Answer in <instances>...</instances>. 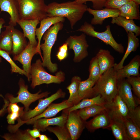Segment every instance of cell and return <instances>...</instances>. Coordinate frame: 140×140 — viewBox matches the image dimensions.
Wrapping results in <instances>:
<instances>
[{
  "label": "cell",
  "instance_id": "f907efd6",
  "mask_svg": "<svg viewBox=\"0 0 140 140\" xmlns=\"http://www.w3.org/2000/svg\"><path fill=\"white\" fill-rule=\"evenodd\" d=\"M75 0H74V1H75Z\"/></svg>",
  "mask_w": 140,
  "mask_h": 140
},
{
  "label": "cell",
  "instance_id": "603a6c76",
  "mask_svg": "<svg viewBox=\"0 0 140 140\" xmlns=\"http://www.w3.org/2000/svg\"><path fill=\"white\" fill-rule=\"evenodd\" d=\"M139 5L131 0L118 9L119 15L128 19H140Z\"/></svg>",
  "mask_w": 140,
  "mask_h": 140
},
{
  "label": "cell",
  "instance_id": "4dcf8cb0",
  "mask_svg": "<svg viewBox=\"0 0 140 140\" xmlns=\"http://www.w3.org/2000/svg\"><path fill=\"white\" fill-rule=\"evenodd\" d=\"M110 128L117 140H130L124 122L111 121Z\"/></svg>",
  "mask_w": 140,
  "mask_h": 140
},
{
  "label": "cell",
  "instance_id": "4316f807",
  "mask_svg": "<svg viewBox=\"0 0 140 140\" xmlns=\"http://www.w3.org/2000/svg\"><path fill=\"white\" fill-rule=\"evenodd\" d=\"M81 81L80 77L75 76L72 78L71 83L67 87L69 94L67 101L72 107L78 104L81 101L78 94V88Z\"/></svg>",
  "mask_w": 140,
  "mask_h": 140
},
{
  "label": "cell",
  "instance_id": "d6986e66",
  "mask_svg": "<svg viewBox=\"0 0 140 140\" xmlns=\"http://www.w3.org/2000/svg\"><path fill=\"white\" fill-rule=\"evenodd\" d=\"M87 11L93 16L91 21V24L93 25H102L105 19L118 17L120 13L118 9L106 8L99 10L93 9L88 8Z\"/></svg>",
  "mask_w": 140,
  "mask_h": 140
},
{
  "label": "cell",
  "instance_id": "d6a6232c",
  "mask_svg": "<svg viewBox=\"0 0 140 140\" xmlns=\"http://www.w3.org/2000/svg\"><path fill=\"white\" fill-rule=\"evenodd\" d=\"M124 123L130 140H140V128L128 118L124 121Z\"/></svg>",
  "mask_w": 140,
  "mask_h": 140
},
{
  "label": "cell",
  "instance_id": "ab89813d",
  "mask_svg": "<svg viewBox=\"0 0 140 140\" xmlns=\"http://www.w3.org/2000/svg\"><path fill=\"white\" fill-rule=\"evenodd\" d=\"M129 109L128 118L140 128V105H138L134 109Z\"/></svg>",
  "mask_w": 140,
  "mask_h": 140
},
{
  "label": "cell",
  "instance_id": "7bdbcfd3",
  "mask_svg": "<svg viewBox=\"0 0 140 140\" xmlns=\"http://www.w3.org/2000/svg\"><path fill=\"white\" fill-rule=\"evenodd\" d=\"M68 55V46L66 43L59 47L56 56L58 59L61 61L65 59Z\"/></svg>",
  "mask_w": 140,
  "mask_h": 140
},
{
  "label": "cell",
  "instance_id": "f546056e",
  "mask_svg": "<svg viewBox=\"0 0 140 140\" xmlns=\"http://www.w3.org/2000/svg\"><path fill=\"white\" fill-rule=\"evenodd\" d=\"M96 82L88 78L87 80L81 81L78 88V94L81 101L83 99L95 96L93 87Z\"/></svg>",
  "mask_w": 140,
  "mask_h": 140
},
{
  "label": "cell",
  "instance_id": "484cf974",
  "mask_svg": "<svg viewBox=\"0 0 140 140\" xmlns=\"http://www.w3.org/2000/svg\"><path fill=\"white\" fill-rule=\"evenodd\" d=\"M111 23L123 27L127 33L129 32H132L135 33L136 36L140 34V27L135 24L133 19H128L119 16L112 18Z\"/></svg>",
  "mask_w": 140,
  "mask_h": 140
},
{
  "label": "cell",
  "instance_id": "5b68a950",
  "mask_svg": "<svg viewBox=\"0 0 140 140\" xmlns=\"http://www.w3.org/2000/svg\"><path fill=\"white\" fill-rule=\"evenodd\" d=\"M30 76L32 79L31 86L33 89L44 83H60L65 79V74L61 71L57 72L55 75L48 73L43 67L40 59L37 60L31 65Z\"/></svg>",
  "mask_w": 140,
  "mask_h": 140
},
{
  "label": "cell",
  "instance_id": "9c48e42d",
  "mask_svg": "<svg viewBox=\"0 0 140 140\" xmlns=\"http://www.w3.org/2000/svg\"><path fill=\"white\" fill-rule=\"evenodd\" d=\"M104 106L111 121L124 122L128 118L129 109L118 94Z\"/></svg>",
  "mask_w": 140,
  "mask_h": 140
},
{
  "label": "cell",
  "instance_id": "3957f363",
  "mask_svg": "<svg viewBox=\"0 0 140 140\" xmlns=\"http://www.w3.org/2000/svg\"><path fill=\"white\" fill-rule=\"evenodd\" d=\"M63 27L62 22L57 23L50 27L45 33L43 39L44 43L40 44V48L43 51V56L42 65L47 68L51 72L53 73L58 69V65L53 63L51 60V53L53 46L56 41L58 33Z\"/></svg>",
  "mask_w": 140,
  "mask_h": 140
},
{
  "label": "cell",
  "instance_id": "60d3db41",
  "mask_svg": "<svg viewBox=\"0 0 140 140\" xmlns=\"http://www.w3.org/2000/svg\"><path fill=\"white\" fill-rule=\"evenodd\" d=\"M131 0H107L104 7L106 8L118 9L124 4Z\"/></svg>",
  "mask_w": 140,
  "mask_h": 140
},
{
  "label": "cell",
  "instance_id": "d590c367",
  "mask_svg": "<svg viewBox=\"0 0 140 140\" xmlns=\"http://www.w3.org/2000/svg\"><path fill=\"white\" fill-rule=\"evenodd\" d=\"M15 132L13 135L6 134L1 137L5 140H37L30 135L27 130L24 131H18V130Z\"/></svg>",
  "mask_w": 140,
  "mask_h": 140
},
{
  "label": "cell",
  "instance_id": "74e56055",
  "mask_svg": "<svg viewBox=\"0 0 140 140\" xmlns=\"http://www.w3.org/2000/svg\"><path fill=\"white\" fill-rule=\"evenodd\" d=\"M9 54L5 51L0 49V56L3 57L10 64L12 73H18L21 75H24L27 77V75L26 73L16 64L11 59Z\"/></svg>",
  "mask_w": 140,
  "mask_h": 140
},
{
  "label": "cell",
  "instance_id": "5bb4252c",
  "mask_svg": "<svg viewBox=\"0 0 140 140\" xmlns=\"http://www.w3.org/2000/svg\"><path fill=\"white\" fill-rule=\"evenodd\" d=\"M37 47L29 41L25 49L20 54L14 56L13 57L14 60L18 61L22 65L23 70L27 74L29 81L31 79V60L33 56L38 53Z\"/></svg>",
  "mask_w": 140,
  "mask_h": 140
},
{
  "label": "cell",
  "instance_id": "83f0119b",
  "mask_svg": "<svg viewBox=\"0 0 140 140\" xmlns=\"http://www.w3.org/2000/svg\"><path fill=\"white\" fill-rule=\"evenodd\" d=\"M106 103L101 96L99 94L92 98L83 99L78 104L63 110L69 113L74 110L92 105H96L104 106Z\"/></svg>",
  "mask_w": 140,
  "mask_h": 140
},
{
  "label": "cell",
  "instance_id": "ac0fdd59",
  "mask_svg": "<svg viewBox=\"0 0 140 140\" xmlns=\"http://www.w3.org/2000/svg\"><path fill=\"white\" fill-rule=\"evenodd\" d=\"M0 12H8L10 17L9 25L14 27L20 19L18 3L17 0H0Z\"/></svg>",
  "mask_w": 140,
  "mask_h": 140
},
{
  "label": "cell",
  "instance_id": "7c38bea8",
  "mask_svg": "<svg viewBox=\"0 0 140 140\" xmlns=\"http://www.w3.org/2000/svg\"><path fill=\"white\" fill-rule=\"evenodd\" d=\"M65 93L59 89L54 94L44 99H40L38 105L32 110L24 111L20 117L22 121H25L38 115L43 112L53 101L60 98H64Z\"/></svg>",
  "mask_w": 140,
  "mask_h": 140
},
{
  "label": "cell",
  "instance_id": "d4e9b609",
  "mask_svg": "<svg viewBox=\"0 0 140 140\" xmlns=\"http://www.w3.org/2000/svg\"><path fill=\"white\" fill-rule=\"evenodd\" d=\"M127 33L128 44L126 50L120 62L115 64L113 67L115 69L117 70L122 68L125 59L132 52H135L139 46V39L134 33L132 32H128Z\"/></svg>",
  "mask_w": 140,
  "mask_h": 140
},
{
  "label": "cell",
  "instance_id": "6da1fadb",
  "mask_svg": "<svg viewBox=\"0 0 140 140\" xmlns=\"http://www.w3.org/2000/svg\"><path fill=\"white\" fill-rule=\"evenodd\" d=\"M87 8L86 5L78 3L75 1L61 3L54 2L47 5L46 11L47 17L66 18L73 29L77 22L82 18Z\"/></svg>",
  "mask_w": 140,
  "mask_h": 140
},
{
  "label": "cell",
  "instance_id": "e0dca14e",
  "mask_svg": "<svg viewBox=\"0 0 140 140\" xmlns=\"http://www.w3.org/2000/svg\"><path fill=\"white\" fill-rule=\"evenodd\" d=\"M111 120L105 110L93 117L90 121L86 122V127L88 131L93 132L100 129L110 128Z\"/></svg>",
  "mask_w": 140,
  "mask_h": 140
},
{
  "label": "cell",
  "instance_id": "c3c4849f",
  "mask_svg": "<svg viewBox=\"0 0 140 140\" xmlns=\"http://www.w3.org/2000/svg\"><path fill=\"white\" fill-rule=\"evenodd\" d=\"M132 1H133L137 4H140V0H131Z\"/></svg>",
  "mask_w": 140,
  "mask_h": 140
},
{
  "label": "cell",
  "instance_id": "52a82bcc",
  "mask_svg": "<svg viewBox=\"0 0 140 140\" xmlns=\"http://www.w3.org/2000/svg\"><path fill=\"white\" fill-rule=\"evenodd\" d=\"M19 89L17 93L18 96L14 97L12 95L7 94L6 97L9 100L10 103H11L21 102L24 106L25 111L29 110V107L32 102L37 100L48 96L50 93L46 92L40 93V90L35 94L30 93L28 90V86L25 85L24 80L20 79L19 82Z\"/></svg>",
  "mask_w": 140,
  "mask_h": 140
},
{
  "label": "cell",
  "instance_id": "ffe728a7",
  "mask_svg": "<svg viewBox=\"0 0 140 140\" xmlns=\"http://www.w3.org/2000/svg\"><path fill=\"white\" fill-rule=\"evenodd\" d=\"M40 23V21L37 19H20L17 22L23 30L24 36L28 39L30 43L35 46L38 44L36 38V30Z\"/></svg>",
  "mask_w": 140,
  "mask_h": 140
},
{
  "label": "cell",
  "instance_id": "bcb514c9",
  "mask_svg": "<svg viewBox=\"0 0 140 140\" xmlns=\"http://www.w3.org/2000/svg\"><path fill=\"white\" fill-rule=\"evenodd\" d=\"M40 140H50L51 139L44 135H40L39 137Z\"/></svg>",
  "mask_w": 140,
  "mask_h": 140
},
{
  "label": "cell",
  "instance_id": "f1b7e54d",
  "mask_svg": "<svg viewBox=\"0 0 140 140\" xmlns=\"http://www.w3.org/2000/svg\"><path fill=\"white\" fill-rule=\"evenodd\" d=\"M5 30L0 35V49L4 51L9 54L12 53V26H4Z\"/></svg>",
  "mask_w": 140,
  "mask_h": 140
},
{
  "label": "cell",
  "instance_id": "9a60e30c",
  "mask_svg": "<svg viewBox=\"0 0 140 140\" xmlns=\"http://www.w3.org/2000/svg\"><path fill=\"white\" fill-rule=\"evenodd\" d=\"M63 110L61 115L58 117L52 118H41L36 120L33 124L34 128L43 132L46 131L47 128L51 125L65 126L68 113Z\"/></svg>",
  "mask_w": 140,
  "mask_h": 140
},
{
  "label": "cell",
  "instance_id": "ba28073f",
  "mask_svg": "<svg viewBox=\"0 0 140 140\" xmlns=\"http://www.w3.org/2000/svg\"><path fill=\"white\" fill-rule=\"evenodd\" d=\"M69 49H72L74 52V61L80 62L88 55L87 51L89 45L83 33L79 36H71L65 41Z\"/></svg>",
  "mask_w": 140,
  "mask_h": 140
},
{
  "label": "cell",
  "instance_id": "1f68e13d",
  "mask_svg": "<svg viewBox=\"0 0 140 140\" xmlns=\"http://www.w3.org/2000/svg\"><path fill=\"white\" fill-rule=\"evenodd\" d=\"M105 110L104 106L94 105L77 110L78 114L83 120L86 121Z\"/></svg>",
  "mask_w": 140,
  "mask_h": 140
},
{
  "label": "cell",
  "instance_id": "836d02e7",
  "mask_svg": "<svg viewBox=\"0 0 140 140\" xmlns=\"http://www.w3.org/2000/svg\"><path fill=\"white\" fill-rule=\"evenodd\" d=\"M46 130L54 134L59 140H71V137L66 125L64 126H49Z\"/></svg>",
  "mask_w": 140,
  "mask_h": 140
},
{
  "label": "cell",
  "instance_id": "681fc988",
  "mask_svg": "<svg viewBox=\"0 0 140 140\" xmlns=\"http://www.w3.org/2000/svg\"><path fill=\"white\" fill-rule=\"evenodd\" d=\"M1 57H0V63L1 62Z\"/></svg>",
  "mask_w": 140,
  "mask_h": 140
},
{
  "label": "cell",
  "instance_id": "8992f818",
  "mask_svg": "<svg viewBox=\"0 0 140 140\" xmlns=\"http://www.w3.org/2000/svg\"><path fill=\"white\" fill-rule=\"evenodd\" d=\"M110 25L106 27V29L103 32H98L94 30L92 25L85 22L77 31L83 32L90 36L97 38L106 44L110 46L116 51L120 54L124 52V48L121 44L117 43L113 38L110 30Z\"/></svg>",
  "mask_w": 140,
  "mask_h": 140
},
{
  "label": "cell",
  "instance_id": "7dc6e473",
  "mask_svg": "<svg viewBox=\"0 0 140 140\" xmlns=\"http://www.w3.org/2000/svg\"><path fill=\"white\" fill-rule=\"evenodd\" d=\"M5 22V21L4 19L2 18H0V34L1 32V29L3 27V25Z\"/></svg>",
  "mask_w": 140,
  "mask_h": 140
},
{
  "label": "cell",
  "instance_id": "7402d4cb",
  "mask_svg": "<svg viewBox=\"0 0 140 140\" xmlns=\"http://www.w3.org/2000/svg\"><path fill=\"white\" fill-rule=\"evenodd\" d=\"M95 57L100 69L101 75L108 69L113 67L115 64L114 57L108 50L100 49Z\"/></svg>",
  "mask_w": 140,
  "mask_h": 140
},
{
  "label": "cell",
  "instance_id": "f35d334b",
  "mask_svg": "<svg viewBox=\"0 0 140 140\" xmlns=\"http://www.w3.org/2000/svg\"><path fill=\"white\" fill-rule=\"evenodd\" d=\"M131 85L135 96L140 100V77L132 76L126 78Z\"/></svg>",
  "mask_w": 140,
  "mask_h": 140
},
{
  "label": "cell",
  "instance_id": "f6af8a7d",
  "mask_svg": "<svg viewBox=\"0 0 140 140\" xmlns=\"http://www.w3.org/2000/svg\"><path fill=\"white\" fill-rule=\"evenodd\" d=\"M4 99V104L2 108L0 110V117L6 111L7 108L9 105V102L7 99L2 97Z\"/></svg>",
  "mask_w": 140,
  "mask_h": 140
},
{
  "label": "cell",
  "instance_id": "e575fe53",
  "mask_svg": "<svg viewBox=\"0 0 140 140\" xmlns=\"http://www.w3.org/2000/svg\"><path fill=\"white\" fill-rule=\"evenodd\" d=\"M89 72L88 78L96 82L100 76L101 73L100 69L95 56L90 61Z\"/></svg>",
  "mask_w": 140,
  "mask_h": 140
},
{
  "label": "cell",
  "instance_id": "2e32d148",
  "mask_svg": "<svg viewBox=\"0 0 140 140\" xmlns=\"http://www.w3.org/2000/svg\"><path fill=\"white\" fill-rule=\"evenodd\" d=\"M65 20V18L64 17L59 16L47 17L40 21V26L39 28H36V35L38 39L37 51L38 53L40 55L42 60L43 56L41 53L40 46L41 39L44 34L52 25L59 22L63 23Z\"/></svg>",
  "mask_w": 140,
  "mask_h": 140
},
{
  "label": "cell",
  "instance_id": "ee69618b",
  "mask_svg": "<svg viewBox=\"0 0 140 140\" xmlns=\"http://www.w3.org/2000/svg\"><path fill=\"white\" fill-rule=\"evenodd\" d=\"M27 131L30 135L33 138L36 139L39 137L40 135V131L37 129L34 128L32 130L27 129Z\"/></svg>",
  "mask_w": 140,
  "mask_h": 140
},
{
  "label": "cell",
  "instance_id": "277c9868",
  "mask_svg": "<svg viewBox=\"0 0 140 140\" xmlns=\"http://www.w3.org/2000/svg\"><path fill=\"white\" fill-rule=\"evenodd\" d=\"M20 19H37L47 17L44 0H17Z\"/></svg>",
  "mask_w": 140,
  "mask_h": 140
},
{
  "label": "cell",
  "instance_id": "7a4b0ae2",
  "mask_svg": "<svg viewBox=\"0 0 140 140\" xmlns=\"http://www.w3.org/2000/svg\"><path fill=\"white\" fill-rule=\"evenodd\" d=\"M118 82L117 71L113 67L110 68L100 76L93 87L95 96L99 94L106 103L111 102L118 94Z\"/></svg>",
  "mask_w": 140,
  "mask_h": 140
},
{
  "label": "cell",
  "instance_id": "4fadbf2b",
  "mask_svg": "<svg viewBox=\"0 0 140 140\" xmlns=\"http://www.w3.org/2000/svg\"><path fill=\"white\" fill-rule=\"evenodd\" d=\"M118 94L129 109H134L140 104V100L133 95L131 87L125 78L118 79Z\"/></svg>",
  "mask_w": 140,
  "mask_h": 140
},
{
  "label": "cell",
  "instance_id": "b9f144b4",
  "mask_svg": "<svg viewBox=\"0 0 140 140\" xmlns=\"http://www.w3.org/2000/svg\"><path fill=\"white\" fill-rule=\"evenodd\" d=\"M107 0H76L75 2L79 4H83L88 1L91 2L94 9L99 10L102 9Z\"/></svg>",
  "mask_w": 140,
  "mask_h": 140
},
{
  "label": "cell",
  "instance_id": "44dd1931",
  "mask_svg": "<svg viewBox=\"0 0 140 140\" xmlns=\"http://www.w3.org/2000/svg\"><path fill=\"white\" fill-rule=\"evenodd\" d=\"M140 66V56L136 55L129 63L117 70L118 79L126 78L130 76H140L139 72Z\"/></svg>",
  "mask_w": 140,
  "mask_h": 140
},
{
  "label": "cell",
  "instance_id": "8fae6325",
  "mask_svg": "<svg viewBox=\"0 0 140 140\" xmlns=\"http://www.w3.org/2000/svg\"><path fill=\"white\" fill-rule=\"evenodd\" d=\"M77 110L68 113L66 124L71 140L78 139L86 127V121L81 118L78 114Z\"/></svg>",
  "mask_w": 140,
  "mask_h": 140
},
{
  "label": "cell",
  "instance_id": "8d00e7d4",
  "mask_svg": "<svg viewBox=\"0 0 140 140\" xmlns=\"http://www.w3.org/2000/svg\"><path fill=\"white\" fill-rule=\"evenodd\" d=\"M23 108L18 106H13L8 109L9 114L6 118L8 123L10 124L15 123V121L20 117L24 113Z\"/></svg>",
  "mask_w": 140,
  "mask_h": 140
},
{
  "label": "cell",
  "instance_id": "cb8c5ba5",
  "mask_svg": "<svg viewBox=\"0 0 140 140\" xmlns=\"http://www.w3.org/2000/svg\"><path fill=\"white\" fill-rule=\"evenodd\" d=\"M12 53L16 55L20 54L25 48L27 43L23 34L20 31L12 27Z\"/></svg>",
  "mask_w": 140,
  "mask_h": 140
},
{
  "label": "cell",
  "instance_id": "30bf717a",
  "mask_svg": "<svg viewBox=\"0 0 140 140\" xmlns=\"http://www.w3.org/2000/svg\"><path fill=\"white\" fill-rule=\"evenodd\" d=\"M67 102V100L56 103H51L45 110L40 114L25 121H22L20 117L17 119L18 123L16 125H12V128L14 131L24 123L28 124H33L35 121L41 118H49L55 116L60 111L71 107Z\"/></svg>",
  "mask_w": 140,
  "mask_h": 140
}]
</instances>
